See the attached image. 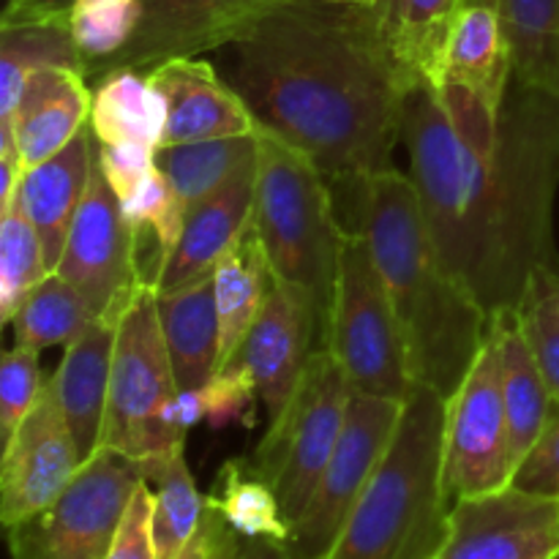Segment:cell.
Returning a JSON list of instances; mask_svg holds the SVG:
<instances>
[{
  "label": "cell",
  "instance_id": "6da1fadb",
  "mask_svg": "<svg viewBox=\"0 0 559 559\" xmlns=\"http://www.w3.org/2000/svg\"><path fill=\"white\" fill-rule=\"evenodd\" d=\"M402 145L431 240L489 317L519 309L557 267L559 96L513 80L500 112L456 85L418 82Z\"/></svg>",
  "mask_w": 559,
  "mask_h": 559
},
{
  "label": "cell",
  "instance_id": "7a4b0ae2",
  "mask_svg": "<svg viewBox=\"0 0 559 559\" xmlns=\"http://www.w3.org/2000/svg\"><path fill=\"white\" fill-rule=\"evenodd\" d=\"M224 80L257 123L320 167L333 194L393 167L413 85L374 5L287 0L229 44Z\"/></svg>",
  "mask_w": 559,
  "mask_h": 559
},
{
  "label": "cell",
  "instance_id": "3957f363",
  "mask_svg": "<svg viewBox=\"0 0 559 559\" xmlns=\"http://www.w3.org/2000/svg\"><path fill=\"white\" fill-rule=\"evenodd\" d=\"M344 227L360 229L382 273L407 344L415 385L451 399L484 347L489 314L448 271L409 175L382 169L338 191Z\"/></svg>",
  "mask_w": 559,
  "mask_h": 559
},
{
  "label": "cell",
  "instance_id": "277c9868",
  "mask_svg": "<svg viewBox=\"0 0 559 559\" xmlns=\"http://www.w3.org/2000/svg\"><path fill=\"white\" fill-rule=\"evenodd\" d=\"M445 399L415 385L385 459L349 513L328 559H435L448 535L442 478Z\"/></svg>",
  "mask_w": 559,
  "mask_h": 559
},
{
  "label": "cell",
  "instance_id": "5b68a950",
  "mask_svg": "<svg viewBox=\"0 0 559 559\" xmlns=\"http://www.w3.org/2000/svg\"><path fill=\"white\" fill-rule=\"evenodd\" d=\"M257 142L254 227L273 278L309 300L325 347L338 249L347 229L336 216V194L320 167L271 129L260 126Z\"/></svg>",
  "mask_w": 559,
  "mask_h": 559
},
{
  "label": "cell",
  "instance_id": "8992f818",
  "mask_svg": "<svg viewBox=\"0 0 559 559\" xmlns=\"http://www.w3.org/2000/svg\"><path fill=\"white\" fill-rule=\"evenodd\" d=\"M325 347L353 382L355 393L404 402L415 391L407 344L371 246L347 227L338 249L336 284Z\"/></svg>",
  "mask_w": 559,
  "mask_h": 559
},
{
  "label": "cell",
  "instance_id": "52a82bcc",
  "mask_svg": "<svg viewBox=\"0 0 559 559\" xmlns=\"http://www.w3.org/2000/svg\"><path fill=\"white\" fill-rule=\"evenodd\" d=\"M173 360L158 322L156 289L142 284L118 317L107 413L98 448H109L134 462H156L183 448L164 429L162 415L178 393Z\"/></svg>",
  "mask_w": 559,
  "mask_h": 559
},
{
  "label": "cell",
  "instance_id": "ba28073f",
  "mask_svg": "<svg viewBox=\"0 0 559 559\" xmlns=\"http://www.w3.org/2000/svg\"><path fill=\"white\" fill-rule=\"evenodd\" d=\"M353 382L328 347H317L293 399L257 445L251 464L271 480L289 524L309 506L353 402Z\"/></svg>",
  "mask_w": 559,
  "mask_h": 559
},
{
  "label": "cell",
  "instance_id": "9c48e42d",
  "mask_svg": "<svg viewBox=\"0 0 559 559\" xmlns=\"http://www.w3.org/2000/svg\"><path fill=\"white\" fill-rule=\"evenodd\" d=\"M142 480V462L98 448L58 500L5 527L11 559H107Z\"/></svg>",
  "mask_w": 559,
  "mask_h": 559
},
{
  "label": "cell",
  "instance_id": "30bf717a",
  "mask_svg": "<svg viewBox=\"0 0 559 559\" xmlns=\"http://www.w3.org/2000/svg\"><path fill=\"white\" fill-rule=\"evenodd\" d=\"M511 431L502 399L500 353L491 325L484 347L464 374L462 385L445 399L442 478L451 502L489 495L513 484Z\"/></svg>",
  "mask_w": 559,
  "mask_h": 559
},
{
  "label": "cell",
  "instance_id": "8fae6325",
  "mask_svg": "<svg viewBox=\"0 0 559 559\" xmlns=\"http://www.w3.org/2000/svg\"><path fill=\"white\" fill-rule=\"evenodd\" d=\"M402 409L404 402L396 399L353 393L342 440L289 533L287 549L295 559H328L331 555L349 513L385 459Z\"/></svg>",
  "mask_w": 559,
  "mask_h": 559
},
{
  "label": "cell",
  "instance_id": "7c38bea8",
  "mask_svg": "<svg viewBox=\"0 0 559 559\" xmlns=\"http://www.w3.org/2000/svg\"><path fill=\"white\" fill-rule=\"evenodd\" d=\"M140 249V238L123 218L118 194L104 178L96 153L87 194L55 273L80 289L98 317H118L131 295L142 284H151Z\"/></svg>",
  "mask_w": 559,
  "mask_h": 559
},
{
  "label": "cell",
  "instance_id": "4fadbf2b",
  "mask_svg": "<svg viewBox=\"0 0 559 559\" xmlns=\"http://www.w3.org/2000/svg\"><path fill=\"white\" fill-rule=\"evenodd\" d=\"M282 3L287 0H142V20L131 41L87 82H98L109 71H151L164 60L200 58L229 47Z\"/></svg>",
  "mask_w": 559,
  "mask_h": 559
},
{
  "label": "cell",
  "instance_id": "5bb4252c",
  "mask_svg": "<svg viewBox=\"0 0 559 559\" xmlns=\"http://www.w3.org/2000/svg\"><path fill=\"white\" fill-rule=\"evenodd\" d=\"M559 497L506 486L464 497L448 513V535L435 559H557Z\"/></svg>",
  "mask_w": 559,
  "mask_h": 559
},
{
  "label": "cell",
  "instance_id": "9a60e30c",
  "mask_svg": "<svg viewBox=\"0 0 559 559\" xmlns=\"http://www.w3.org/2000/svg\"><path fill=\"white\" fill-rule=\"evenodd\" d=\"M85 464L69 420L49 385L27 418L3 437L0 456V522L3 527L58 500Z\"/></svg>",
  "mask_w": 559,
  "mask_h": 559
},
{
  "label": "cell",
  "instance_id": "2e32d148",
  "mask_svg": "<svg viewBox=\"0 0 559 559\" xmlns=\"http://www.w3.org/2000/svg\"><path fill=\"white\" fill-rule=\"evenodd\" d=\"M317 347H322V333L311 304L298 289L276 282L254 325L229 358L254 377L267 424L284 413Z\"/></svg>",
  "mask_w": 559,
  "mask_h": 559
},
{
  "label": "cell",
  "instance_id": "e0dca14e",
  "mask_svg": "<svg viewBox=\"0 0 559 559\" xmlns=\"http://www.w3.org/2000/svg\"><path fill=\"white\" fill-rule=\"evenodd\" d=\"M147 74L167 102L164 145L257 134L260 129L246 98L207 60L173 58Z\"/></svg>",
  "mask_w": 559,
  "mask_h": 559
},
{
  "label": "cell",
  "instance_id": "ac0fdd59",
  "mask_svg": "<svg viewBox=\"0 0 559 559\" xmlns=\"http://www.w3.org/2000/svg\"><path fill=\"white\" fill-rule=\"evenodd\" d=\"M254 186L257 162L235 175L216 194L189 207L183 235L153 282L156 293H169L202 276H211L218 260L254 222Z\"/></svg>",
  "mask_w": 559,
  "mask_h": 559
},
{
  "label": "cell",
  "instance_id": "d6986e66",
  "mask_svg": "<svg viewBox=\"0 0 559 559\" xmlns=\"http://www.w3.org/2000/svg\"><path fill=\"white\" fill-rule=\"evenodd\" d=\"M93 91L87 76L69 66H49L27 80L11 123L0 131H11L25 169L63 151L87 123H91Z\"/></svg>",
  "mask_w": 559,
  "mask_h": 559
},
{
  "label": "cell",
  "instance_id": "ffe728a7",
  "mask_svg": "<svg viewBox=\"0 0 559 559\" xmlns=\"http://www.w3.org/2000/svg\"><path fill=\"white\" fill-rule=\"evenodd\" d=\"M98 140L91 123L69 142L60 153L27 169L22 178L16 205L25 211L41 238L47 267L55 273L69 240L71 224L87 194L93 164H96Z\"/></svg>",
  "mask_w": 559,
  "mask_h": 559
},
{
  "label": "cell",
  "instance_id": "44dd1931",
  "mask_svg": "<svg viewBox=\"0 0 559 559\" xmlns=\"http://www.w3.org/2000/svg\"><path fill=\"white\" fill-rule=\"evenodd\" d=\"M118 317H102L76 336L66 347L58 371L47 380L85 459L93 456L102 442Z\"/></svg>",
  "mask_w": 559,
  "mask_h": 559
},
{
  "label": "cell",
  "instance_id": "7402d4cb",
  "mask_svg": "<svg viewBox=\"0 0 559 559\" xmlns=\"http://www.w3.org/2000/svg\"><path fill=\"white\" fill-rule=\"evenodd\" d=\"M513 82V60L497 5L464 3L448 38L440 85H456L500 112Z\"/></svg>",
  "mask_w": 559,
  "mask_h": 559
},
{
  "label": "cell",
  "instance_id": "603a6c76",
  "mask_svg": "<svg viewBox=\"0 0 559 559\" xmlns=\"http://www.w3.org/2000/svg\"><path fill=\"white\" fill-rule=\"evenodd\" d=\"M156 306L178 388H202L222 366V331L213 278L202 276L169 293H156Z\"/></svg>",
  "mask_w": 559,
  "mask_h": 559
},
{
  "label": "cell",
  "instance_id": "cb8c5ba5",
  "mask_svg": "<svg viewBox=\"0 0 559 559\" xmlns=\"http://www.w3.org/2000/svg\"><path fill=\"white\" fill-rule=\"evenodd\" d=\"M489 325L497 338V353H500V374H502V399H506L508 431H511V456L513 467H522L524 459L540 440L555 409L549 385L544 380L533 347L527 342L522 320L516 309L500 311L489 317Z\"/></svg>",
  "mask_w": 559,
  "mask_h": 559
},
{
  "label": "cell",
  "instance_id": "d4e9b609",
  "mask_svg": "<svg viewBox=\"0 0 559 559\" xmlns=\"http://www.w3.org/2000/svg\"><path fill=\"white\" fill-rule=\"evenodd\" d=\"M464 0H380L382 33L409 85L442 82L448 38Z\"/></svg>",
  "mask_w": 559,
  "mask_h": 559
},
{
  "label": "cell",
  "instance_id": "484cf974",
  "mask_svg": "<svg viewBox=\"0 0 559 559\" xmlns=\"http://www.w3.org/2000/svg\"><path fill=\"white\" fill-rule=\"evenodd\" d=\"M213 295H216L218 331H222V366L227 364L254 325L257 314L265 306L267 293L273 289L271 262L262 246L254 222L235 240L233 249L213 267ZM218 366V369H222Z\"/></svg>",
  "mask_w": 559,
  "mask_h": 559
},
{
  "label": "cell",
  "instance_id": "4316f807",
  "mask_svg": "<svg viewBox=\"0 0 559 559\" xmlns=\"http://www.w3.org/2000/svg\"><path fill=\"white\" fill-rule=\"evenodd\" d=\"M91 129L102 145L140 142L162 147L167 131V102L147 71H109L93 91Z\"/></svg>",
  "mask_w": 559,
  "mask_h": 559
},
{
  "label": "cell",
  "instance_id": "83f0119b",
  "mask_svg": "<svg viewBox=\"0 0 559 559\" xmlns=\"http://www.w3.org/2000/svg\"><path fill=\"white\" fill-rule=\"evenodd\" d=\"M49 66H69L85 74L69 20L0 25V126L11 123L27 80Z\"/></svg>",
  "mask_w": 559,
  "mask_h": 559
},
{
  "label": "cell",
  "instance_id": "f1b7e54d",
  "mask_svg": "<svg viewBox=\"0 0 559 559\" xmlns=\"http://www.w3.org/2000/svg\"><path fill=\"white\" fill-rule=\"evenodd\" d=\"M257 151H260L257 134L222 136V140L156 147V164L189 211L216 194L249 164H254Z\"/></svg>",
  "mask_w": 559,
  "mask_h": 559
},
{
  "label": "cell",
  "instance_id": "f546056e",
  "mask_svg": "<svg viewBox=\"0 0 559 559\" xmlns=\"http://www.w3.org/2000/svg\"><path fill=\"white\" fill-rule=\"evenodd\" d=\"M207 506L246 540L267 538L287 544L293 533L276 489L251 464V459H229L218 469L207 495Z\"/></svg>",
  "mask_w": 559,
  "mask_h": 559
},
{
  "label": "cell",
  "instance_id": "4dcf8cb0",
  "mask_svg": "<svg viewBox=\"0 0 559 559\" xmlns=\"http://www.w3.org/2000/svg\"><path fill=\"white\" fill-rule=\"evenodd\" d=\"M513 80L559 96V0H500Z\"/></svg>",
  "mask_w": 559,
  "mask_h": 559
},
{
  "label": "cell",
  "instance_id": "1f68e13d",
  "mask_svg": "<svg viewBox=\"0 0 559 559\" xmlns=\"http://www.w3.org/2000/svg\"><path fill=\"white\" fill-rule=\"evenodd\" d=\"M186 445L169 456L142 464L153 489V540L158 559H173L191 540L207 511V497L200 495L186 464Z\"/></svg>",
  "mask_w": 559,
  "mask_h": 559
},
{
  "label": "cell",
  "instance_id": "d6a6232c",
  "mask_svg": "<svg viewBox=\"0 0 559 559\" xmlns=\"http://www.w3.org/2000/svg\"><path fill=\"white\" fill-rule=\"evenodd\" d=\"M96 320L102 317L91 309L80 289L71 287L58 273H49L16 309L11 328H14V342L20 347L41 353L49 347H69Z\"/></svg>",
  "mask_w": 559,
  "mask_h": 559
},
{
  "label": "cell",
  "instance_id": "836d02e7",
  "mask_svg": "<svg viewBox=\"0 0 559 559\" xmlns=\"http://www.w3.org/2000/svg\"><path fill=\"white\" fill-rule=\"evenodd\" d=\"M41 238L20 205L0 216V322L11 325L31 289L49 276Z\"/></svg>",
  "mask_w": 559,
  "mask_h": 559
},
{
  "label": "cell",
  "instance_id": "e575fe53",
  "mask_svg": "<svg viewBox=\"0 0 559 559\" xmlns=\"http://www.w3.org/2000/svg\"><path fill=\"white\" fill-rule=\"evenodd\" d=\"M142 20V0H76L69 27L85 63V76L118 55Z\"/></svg>",
  "mask_w": 559,
  "mask_h": 559
},
{
  "label": "cell",
  "instance_id": "d590c367",
  "mask_svg": "<svg viewBox=\"0 0 559 559\" xmlns=\"http://www.w3.org/2000/svg\"><path fill=\"white\" fill-rule=\"evenodd\" d=\"M118 202L120 211H123V218L134 229L140 243L142 238H151L156 243V271H153V282H156L158 271H162V265L175 251L180 235H183L186 213L189 211L180 202V197L175 194L169 180L162 175L158 164L136 189H131Z\"/></svg>",
  "mask_w": 559,
  "mask_h": 559
},
{
  "label": "cell",
  "instance_id": "8d00e7d4",
  "mask_svg": "<svg viewBox=\"0 0 559 559\" xmlns=\"http://www.w3.org/2000/svg\"><path fill=\"white\" fill-rule=\"evenodd\" d=\"M527 342L533 347L551 399L559 404V271L544 267L533 276L522 304H519Z\"/></svg>",
  "mask_w": 559,
  "mask_h": 559
},
{
  "label": "cell",
  "instance_id": "74e56055",
  "mask_svg": "<svg viewBox=\"0 0 559 559\" xmlns=\"http://www.w3.org/2000/svg\"><path fill=\"white\" fill-rule=\"evenodd\" d=\"M47 377L38 366V349L14 347L0 360V435L9 437L41 399Z\"/></svg>",
  "mask_w": 559,
  "mask_h": 559
},
{
  "label": "cell",
  "instance_id": "f35d334b",
  "mask_svg": "<svg viewBox=\"0 0 559 559\" xmlns=\"http://www.w3.org/2000/svg\"><path fill=\"white\" fill-rule=\"evenodd\" d=\"M202 399H205L207 426L222 431L235 424H254V404L260 402V393L251 371L229 360L202 385Z\"/></svg>",
  "mask_w": 559,
  "mask_h": 559
},
{
  "label": "cell",
  "instance_id": "ab89813d",
  "mask_svg": "<svg viewBox=\"0 0 559 559\" xmlns=\"http://www.w3.org/2000/svg\"><path fill=\"white\" fill-rule=\"evenodd\" d=\"M107 559H158L153 540V489L147 480L131 497Z\"/></svg>",
  "mask_w": 559,
  "mask_h": 559
},
{
  "label": "cell",
  "instance_id": "60d3db41",
  "mask_svg": "<svg viewBox=\"0 0 559 559\" xmlns=\"http://www.w3.org/2000/svg\"><path fill=\"white\" fill-rule=\"evenodd\" d=\"M98 167L118 200H123L156 169V147L140 142H115V145L98 142Z\"/></svg>",
  "mask_w": 559,
  "mask_h": 559
},
{
  "label": "cell",
  "instance_id": "b9f144b4",
  "mask_svg": "<svg viewBox=\"0 0 559 559\" xmlns=\"http://www.w3.org/2000/svg\"><path fill=\"white\" fill-rule=\"evenodd\" d=\"M513 486L538 495L559 497V404L555 402L546 429L522 467L513 475Z\"/></svg>",
  "mask_w": 559,
  "mask_h": 559
},
{
  "label": "cell",
  "instance_id": "7bdbcfd3",
  "mask_svg": "<svg viewBox=\"0 0 559 559\" xmlns=\"http://www.w3.org/2000/svg\"><path fill=\"white\" fill-rule=\"evenodd\" d=\"M246 538H240L211 506L202 516L200 527L191 535L189 544L178 551L173 559H233L240 551Z\"/></svg>",
  "mask_w": 559,
  "mask_h": 559
},
{
  "label": "cell",
  "instance_id": "ee69618b",
  "mask_svg": "<svg viewBox=\"0 0 559 559\" xmlns=\"http://www.w3.org/2000/svg\"><path fill=\"white\" fill-rule=\"evenodd\" d=\"M74 3L76 0H5L0 25L38 20H69V11Z\"/></svg>",
  "mask_w": 559,
  "mask_h": 559
},
{
  "label": "cell",
  "instance_id": "f6af8a7d",
  "mask_svg": "<svg viewBox=\"0 0 559 559\" xmlns=\"http://www.w3.org/2000/svg\"><path fill=\"white\" fill-rule=\"evenodd\" d=\"M233 559H295L289 555L287 544L267 538H249L243 540L240 551Z\"/></svg>",
  "mask_w": 559,
  "mask_h": 559
},
{
  "label": "cell",
  "instance_id": "bcb514c9",
  "mask_svg": "<svg viewBox=\"0 0 559 559\" xmlns=\"http://www.w3.org/2000/svg\"><path fill=\"white\" fill-rule=\"evenodd\" d=\"M325 3H342V5H364V9H369V5H377L380 0H325Z\"/></svg>",
  "mask_w": 559,
  "mask_h": 559
},
{
  "label": "cell",
  "instance_id": "7dc6e473",
  "mask_svg": "<svg viewBox=\"0 0 559 559\" xmlns=\"http://www.w3.org/2000/svg\"><path fill=\"white\" fill-rule=\"evenodd\" d=\"M557 559H559V557H557Z\"/></svg>",
  "mask_w": 559,
  "mask_h": 559
}]
</instances>
